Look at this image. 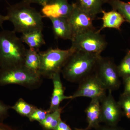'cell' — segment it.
<instances>
[{"instance_id": "obj_1", "label": "cell", "mask_w": 130, "mask_h": 130, "mask_svg": "<svg viewBox=\"0 0 130 130\" xmlns=\"http://www.w3.org/2000/svg\"><path fill=\"white\" fill-rule=\"evenodd\" d=\"M30 5L22 1L7 8L8 21L13 25L14 32L23 34L43 30V16Z\"/></svg>"}, {"instance_id": "obj_2", "label": "cell", "mask_w": 130, "mask_h": 130, "mask_svg": "<svg viewBox=\"0 0 130 130\" xmlns=\"http://www.w3.org/2000/svg\"><path fill=\"white\" fill-rule=\"evenodd\" d=\"M101 56L76 51L68 59L61 73L67 81L71 83H79L94 73Z\"/></svg>"}, {"instance_id": "obj_3", "label": "cell", "mask_w": 130, "mask_h": 130, "mask_svg": "<svg viewBox=\"0 0 130 130\" xmlns=\"http://www.w3.org/2000/svg\"><path fill=\"white\" fill-rule=\"evenodd\" d=\"M26 50L14 31L0 32V68L23 66Z\"/></svg>"}, {"instance_id": "obj_4", "label": "cell", "mask_w": 130, "mask_h": 130, "mask_svg": "<svg viewBox=\"0 0 130 130\" xmlns=\"http://www.w3.org/2000/svg\"><path fill=\"white\" fill-rule=\"evenodd\" d=\"M76 51L71 47L67 50L51 48L46 51H39L40 75L45 78L51 79L54 74L60 73L68 59Z\"/></svg>"}, {"instance_id": "obj_5", "label": "cell", "mask_w": 130, "mask_h": 130, "mask_svg": "<svg viewBox=\"0 0 130 130\" xmlns=\"http://www.w3.org/2000/svg\"><path fill=\"white\" fill-rule=\"evenodd\" d=\"M40 74L35 73L23 66L0 68V86L18 85L30 89L37 88L42 82Z\"/></svg>"}, {"instance_id": "obj_6", "label": "cell", "mask_w": 130, "mask_h": 130, "mask_svg": "<svg viewBox=\"0 0 130 130\" xmlns=\"http://www.w3.org/2000/svg\"><path fill=\"white\" fill-rule=\"evenodd\" d=\"M71 41V47L76 51L96 55H101L107 44L104 36L96 29L75 35Z\"/></svg>"}, {"instance_id": "obj_7", "label": "cell", "mask_w": 130, "mask_h": 130, "mask_svg": "<svg viewBox=\"0 0 130 130\" xmlns=\"http://www.w3.org/2000/svg\"><path fill=\"white\" fill-rule=\"evenodd\" d=\"M94 73L107 90L112 91L119 87L120 76L117 66L111 58L100 56Z\"/></svg>"}, {"instance_id": "obj_8", "label": "cell", "mask_w": 130, "mask_h": 130, "mask_svg": "<svg viewBox=\"0 0 130 130\" xmlns=\"http://www.w3.org/2000/svg\"><path fill=\"white\" fill-rule=\"evenodd\" d=\"M79 83L78 88L72 95V99L85 97L101 101L106 95V88L95 73L86 77Z\"/></svg>"}, {"instance_id": "obj_9", "label": "cell", "mask_w": 130, "mask_h": 130, "mask_svg": "<svg viewBox=\"0 0 130 130\" xmlns=\"http://www.w3.org/2000/svg\"><path fill=\"white\" fill-rule=\"evenodd\" d=\"M72 11L67 19L72 31L73 37L95 29L93 24L95 19L80 9L75 3H72Z\"/></svg>"}, {"instance_id": "obj_10", "label": "cell", "mask_w": 130, "mask_h": 130, "mask_svg": "<svg viewBox=\"0 0 130 130\" xmlns=\"http://www.w3.org/2000/svg\"><path fill=\"white\" fill-rule=\"evenodd\" d=\"M111 91L101 101V122L106 125L115 126L121 115V107L114 99Z\"/></svg>"}, {"instance_id": "obj_11", "label": "cell", "mask_w": 130, "mask_h": 130, "mask_svg": "<svg viewBox=\"0 0 130 130\" xmlns=\"http://www.w3.org/2000/svg\"><path fill=\"white\" fill-rule=\"evenodd\" d=\"M73 8L72 4L68 0H51L42 6L41 14L50 19L57 18H67L70 16Z\"/></svg>"}, {"instance_id": "obj_12", "label": "cell", "mask_w": 130, "mask_h": 130, "mask_svg": "<svg viewBox=\"0 0 130 130\" xmlns=\"http://www.w3.org/2000/svg\"><path fill=\"white\" fill-rule=\"evenodd\" d=\"M60 73H55L51 78L53 84V90L51 96L50 106L48 109L50 113L60 108L61 103L63 100L72 99V96H67L64 94V89L61 79Z\"/></svg>"}, {"instance_id": "obj_13", "label": "cell", "mask_w": 130, "mask_h": 130, "mask_svg": "<svg viewBox=\"0 0 130 130\" xmlns=\"http://www.w3.org/2000/svg\"><path fill=\"white\" fill-rule=\"evenodd\" d=\"M88 125L86 128L89 130L96 129L100 126L101 119V101L97 99L91 100L85 110Z\"/></svg>"}, {"instance_id": "obj_14", "label": "cell", "mask_w": 130, "mask_h": 130, "mask_svg": "<svg viewBox=\"0 0 130 130\" xmlns=\"http://www.w3.org/2000/svg\"><path fill=\"white\" fill-rule=\"evenodd\" d=\"M50 20L55 38L71 40L72 32L67 18H57L50 19Z\"/></svg>"}, {"instance_id": "obj_15", "label": "cell", "mask_w": 130, "mask_h": 130, "mask_svg": "<svg viewBox=\"0 0 130 130\" xmlns=\"http://www.w3.org/2000/svg\"><path fill=\"white\" fill-rule=\"evenodd\" d=\"M102 13L103 15L101 19L102 21V25L98 30L100 32L106 28L115 29L120 30L121 25L126 21L123 16L119 12L114 9L108 12L103 10Z\"/></svg>"}, {"instance_id": "obj_16", "label": "cell", "mask_w": 130, "mask_h": 130, "mask_svg": "<svg viewBox=\"0 0 130 130\" xmlns=\"http://www.w3.org/2000/svg\"><path fill=\"white\" fill-rule=\"evenodd\" d=\"M108 0H76L74 3L80 9L95 19L96 16L102 13L103 6Z\"/></svg>"}, {"instance_id": "obj_17", "label": "cell", "mask_w": 130, "mask_h": 130, "mask_svg": "<svg viewBox=\"0 0 130 130\" xmlns=\"http://www.w3.org/2000/svg\"><path fill=\"white\" fill-rule=\"evenodd\" d=\"M42 30L33 31L31 32L22 34L21 41L29 47V48L38 50L46 44L44 38Z\"/></svg>"}, {"instance_id": "obj_18", "label": "cell", "mask_w": 130, "mask_h": 130, "mask_svg": "<svg viewBox=\"0 0 130 130\" xmlns=\"http://www.w3.org/2000/svg\"><path fill=\"white\" fill-rule=\"evenodd\" d=\"M39 51L32 49H26L23 66L31 71L40 74V60Z\"/></svg>"}, {"instance_id": "obj_19", "label": "cell", "mask_w": 130, "mask_h": 130, "mask_svg": "<svg viewBox=\"0 0 130 130\" xmlns=\"http://www.w3.org/2000/svg\"><path fill=\"white\" fill-rule=\"evenodd\" d=\"M62 109H59L50 113L43 121L40 122L43 128L46 130H55L61 120V114Z\"/></svg>"}, {"instance_id": "obj_20", "label": "cell", "mask_w": 130, "mask_h": 130, "mask_svg": "<svg viewBox=\"0 0 130 130\" xmlns=\"http://www.w3.org/2000/svg\"><path fill=\"white\" fill-rule=\"evenodd\" d=\"M107 3L113 9L119 12L125 21L130 24V2H126L121 0H108Z\"/></svg>"}, {"instance_id": "obj_21", "label": "cell", "mask_w": 130, "mask_h": 130, "mask_svg": "<svg viewBox=\"0 0 130 130\" xmlns=\"http://www.w3.org/2000/svg\"><path fill=\"white\" fill-rule=\"evenodd\" d=\"M37 107L26 102L23 98H20L11 108L22 116L28 118Z\"/></svg>"}, {"instance_id": "obj_22", "label": "cell", "mask_w": 130, "mask_h": 130, "mask_svg": "<svg viewBox=\"0 0 130 130\" xmlns=\"http://www.w3.org/2000/svg\"><path fill=\"white\" fill-rule=\"evenodd\" d=\"M120 77L123 78L130 76V50L126 53L120 64L117 66Z\"/></svg>"}, {"instance_id": "obj_23", "label": "cell", "mask_w": 130, "mask_h": 130, "mask_svg": "<svg viewBox=\"0 0 130 130\" xmlns=\"http://www.w3.org/2000/svg\"><path fill=\"white\" fill-rule=\"evenodd\" d=\"M118 103L123 109L126 116L130 119V94H123Z\"/></svg>"}, {"instance_id": "obj_24", "label": "cell", "mask_w": 130, "mask_h": 130, "mask_svg": "<svg viewBox=\"0 0 130 130\" xmlns=\"http://www.w3.org/2000/svg\"><path fill=\"white\" fill-rule=\"evenodd\" d=\"M50 113L48 109L46 110L37 108L28 118L31 121H37L40 123L43 121Z\"/></svg>"}, {"instance_id": "obj_25", "label": "cell", "mask_w": 130, "mask_h": 130, "mask_svg": "<svg viewBox=\"0 0 130 130\" xmlns=\"http://www.w3.org/2000/svg\"><path fill=\"white\" fill-rule=\"evenodd\" d=\"M11 107L0 100V121L3 122L8 116L9 109Z\"/></svg>"}, {"instance_id": "obj_26", "label": "cell", "mask_w": 130, "mask_h": 130, "mask_svg": "<svg viewBox=\"0 0 130 130\" xmlns=\"http://www.w3.org/2000/svg\"><path fill=\"white\" fill-rule=\"evenodd\" d=\"M26 2L30 4H37L43 6L49 2H50L51 0H23Z\"/></svg>"}, {"instance_id": "obj_27", "label": "cell", "mask_w": 130, "mask_h": 130, "mask_svg": "<svg viewBox=\"0 0 130 130\" xmlns=\"http://www.w3.org/2000/svg\"><path fill=\"white\" fill-rule=\"evenodd\" d=\"M55 130H73L67 123L61 120Z\"/></svg>"}, {"instance_id": "obj_28", "label": "cell", "mask_w": 130, "mask_h": 130, "mask_svg": "<svg viewBox=\"0 0 130 130\" xmlns=\"http://www.w3.org/2000/svg\"><path fill=\"white\" fill-rule=\"evenodd\" d=\"M124 90L123 94H130V76L124 79Z\"/></svg>"}, {"instance_id": "obj_29", "label": "cell", "mask_w": 130, "mask_h": 130, "mask_svg": "<svg viewBox=\"0 0 130 130\" xmlns=\"http://www.w3.org/2000/svg\"><path fill=\"white\" fill-rule=\"evenodd\" d=\"M96 130H120L115 126H111L106 125L101 126L96 129Z\"/></svg>"}, {"instance_id": "obj_30", "label": "cell", "mask_w": 130, "mask_h": 130, "mask_svg": "<svg viewBox=\"0 0 130 130\" xmlns=\"http://www.w3.org/2000/svg\"><path fill=\"white\" fill-rule=\"evenodd\" d=\"M0 130H15L11 126L0 121Z\"/></svg>"}, {"instance_id": "obj_31", "label": "cell", "mask_w": 130, "mask_h": 130, "mask_svg": "<svg viewBox=\"0 0 130 130\" xmlns=\"http://www.w3.org/2000/svg\"><path fill=\"white\" fill-rule=\"evenodd\" d=\"M8 20V18L7 15H3L0 14V27L2 28L3 23L5 21Z\"/></svg>"}, {"instance_id": "obj_32", "label": "cell", "mask_w": 130, "mask_h": 130, "mask_svg": "<svg viewBox=\"0 0 130 130\" xmlns=\"http://www.w3.org/2000/svg\"><path fill=\"white\" fill-rule=\"evenodd\" d=\"M88 130L86 129V128H85V129H78V128H76V129H74V130Z\"/></svg>"}, {"instance_id": "obj_33", "label": "cell", "mask_w": 130, "mask_h": 130, "mask_svg": "<svg viewBox=\"0 0 130 130\" xmlns=\"http://www.w3.org/2000/svg\"><path fill=\"white\" fill-rule=\"evenodd\" d=\"M74 1H76V0H74Z\"/></svg>"}, {"instance_id": "obj_34", "label": "cell", "mask_w": 130, "mask_h": 130, "mask_svg": "<svg viewBox=\"0 0 130 130\" xmlns=\"http://www.w3.org/2000/svg\"></svg>"}]
</instances>
